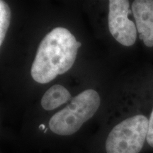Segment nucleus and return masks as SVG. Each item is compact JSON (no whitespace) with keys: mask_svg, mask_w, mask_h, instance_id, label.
Segmentation results:
<instances>
[{"mask_svg":"<svg viewBox=\"0 0 153 153\" xmlns=\"http://www.w3.org/2000/svg\"><path fill=\"white\" fill-rule=\"evenodd\" d=\"M79 47L75 37L63 27H57L42 40L32 64V78L46 84L65 73L76 60Z\"/></svg>","mask_w":153,"mask_h":153,"instance_id":"obj_1","label":"nucleus"},{"mask_svg":"<svg viewBox=\"0 0 153 153\" xmlns=\"http://www.w3.org/2000/svg\"><path fill=\"white\" fill-rule=\"evenodd\" d=\"M100 105V97L94 89H87L72 99L71 103L50 119L49 128L57 135L66 136L75 133L92 118Z\"/></svg>","mask_w":153,"mask_h":153,"instance_id":"obj_2","label":"nucleus"},{"mask_svg":"<svg viewBox=\"0 0 153 153\" xmlns=\"http://www.w3.org/2000/svg\"><path fill=\"white\" fill-rule=\"evenodd\" d=\"M149 120L143 115L126 118L113 128L105 143L106 153H139L148 131Z\"/></svg>","mask_w":153,"mask_h":153,"instance_id":"obj_3","label":"nucleus"},{"mask_svg":"<svg viewBox=\"0 0 153 153\" xmlns=\"http://www.w3.org/2000/svg\"><path fill=\"white\" fill-rule=\"evenodd\" d=\"M129 1L111 0L108 28L115 39L124 46H131L137 38L136 25L128 18L131 13Z\"/></svg>","mask_w":153,"mask_h":153,"instance_id":"obj_4","label":"nucleus"},{"mask_svg":"<svg viewBox=\"0 0 153 153\" xmlns=\"http://www.w3.org/2000/svg\"><path fill=\"white\" fill-rule=\"evenodd\" d=\"M131 9L140 39L146 46L153 47V0H135Z\"/></svg>","mask_w":153,"mask_h":153,"instance_id":"obj_5","label":"nucleus"},{"mask_svg":"<svg viewBox=\"0 0 153 153\" xmlns=\"http://www.w3.org/2000/svg\"><path fill=\"white\" fill-rule=\"evenodd\" d=\"M71 99L69 91L62 85H55L48 89L41 99V106L45 110L55 109Z\"/></svg>","mask_w":153,"mask_h":153,"instance_id":"obj_6","label":"nucleus"},{"mask_svg":"<svg viewBox=\"0 0 153 153\" xmlns=\"http://www.w3.org/2000/svg\"><path fill=\"white\" fill-rule=\"evenodd\" d=\"M11 19V10L4 1H0V45H2L8 30Z\"/></svg>","mask_w":153,"mask_h":153,"instance_id":"obj_7","label":"nucleus"},{"mask_svg":"<svg viewBox=\"0 0 153 153\" xmlns=\"http://www.w3.org/2000/svg\"><path fill=\"white\" fill-rule=\"evenodd\" d=\"M147 142L150 146L153 148V109L151 113L150 120H149V126H148V135H147Z\"/></svg>","mask_w":153,"mask_h":153,"instance_id":"obj_8","label":"nucleus"},{"mask_svg":"<svg viewBox=\"0 0 153 153\" xmlns=\"http://www.w3.org/2000/svg\"><path fill=\"white\" fill-rule=\"evenodd\" d=\"M40 129H41V130H43V129H44L45 128V126L43 125V124H41V126H40Z\"/></svg>","mask_w":153,"mask_h":153,"instance_id":"obj_9","label":"nucleus"},{"mask_svg":"<svg viewBox=\"0 0 153 153\" xmlns=\"http://www.w3.org/2000/svg\"><path fill=\"white\" fill-rule=\"evenodd\" d=\"M77 45H78V47H81V45H82V43H80V42H79V41H77Z\"/></svg>","mask_w":153,"mask_h":153,"instance_id":"obj_10","label":"nucleus"}]
</instances>
